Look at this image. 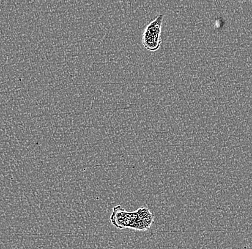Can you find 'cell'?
<instances>
[{"label": "cell", "instance_id": "cell-1", "mask_svg": "<svg viewBox=\"0 0 252 249\" xmlns=\"http://www.w3.org/2000/svg\"><path fill=\"white\" fill-rule=\"evenodd\" d=\"M164 15H158L145 28L142 36L143 46L151 52H156L161 45V28Z\"/></svg>", "mask_w": 252, "mask_h": 249}, {"label": "cell", "instance_id": "cell-2", "mask_svg": "<svg viewBox=\"0 0 252 249\" xmlns=\"http://www.w3.org/2000/svg\"><path fill=\"white\" fill-rule=\"evenodd\" d=\"M137 218L136 211L127 212L123 209L121 206H116L113 208L110 215V222L118 229L133 228Z\"/></svg>", "mask_w": 252, "mask_h": 249}, {"label": "cell", "instance_id": "cell-3", "mask_svg": "<svg viewBox=\"0 0 252 249\" xmlns=\"http://www.w3.org/2000/svg\"><path fill=\"white\" fill-rule=\"evenodd\" d=\"M137 218L132 229L146 231L154 223V215L148 208L142 207L136 211Z\"/></svg>", "mask_w": 252, "mask_h": 249}]
</instances>
